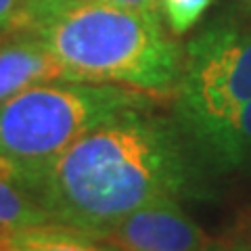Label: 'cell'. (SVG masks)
I'll use <instances>...</instances> for the list:
<instances>
[{
	"label": "cell",
	"mask_w": 251,
	"mask_h": 251,
	"mask_svg": "<svg viewBox=\"0 0 251 251\" xmlns=\"http://www.w3.org/2000/svg\"><path fill=\"white\" fill-rule=\"evenodd\" d=\"M207 178L174 115L130 109L77 138L52 163L36 201L52 224L100 239L151 201L209 197Z\"/></svg>",
	"instance_id": "6da1fadb"
},
{
	"label": "cell",
	"mask_w": 251,
	"mask_h": 251,
	"mask_svg": "<svg viewBox=\"0 0 251 251\" xmlns=\"http://www.w3.org/2000/svg\"><path fill=\"white\" fill-rule=\"evenodd\" d=\"M11 29L38 38L72 82L176 92L184 50L166 36L157 15L105 0H21Z\"/></svg>",
	"instance_id": "7a4b0ae2"
},
{
	"label": "cell",
	"mask_w": 251,
	"mask_h": 251,
	"mask_svg": "<svg viewBox=\"0 0 251 251\" xmlns=\"http://www.w3.org/2000/svg\"><path fill=\"white\" fill-rule=\"evenodd\" d=\"M155 103L151 92L115 84L31 86L0 105V176L36 199L52 163L77 138L124 111Z\"/></svg>",
	"instance_id": "3957f363"
},
{
	"label": "cell",
	"mask_w": 251,
	"mask_h": 251,
	"mask_svg": "<svg viewBox=\"0 0 251 251\" xmlns=\"http://www.w3.org/2000/svg\"><path fill=\"white\" fill-rule=\"evenodd\" d=\"M174 120L186 136L228 120L251 103V25L218 19L182 54Z\"/></svg>",
	"instance_id": "277c9868"
},
{
	"label": "cell",
	"mask_w": 251,
	"mask_h": 251,
	"mask_svg": "<svg viewBox=\"0 0 251 251\" xmlns=\"http://www.w3.org/2000/svg\"><path fill=\"white\" fill-rule=\"evenodd\" d=\"M120 251H207V237L178 199H157L134 209L103 237Z\"/></svg>",
	"instance_id": "5b68a950"
},
{
	"label": "cell",
	"mask_w": 251,
	"mask_h": 251,
	"mask_svg": "<svg viewBox=\"0 0 251 251\" xmlns=\"http://www.w3.org/2000/svg\"><path fill=\"white\" fill-rule=\"evenodd\" d=\"M49 82H72L65 67L38 38L9 29L0 40V105L15 94Z\"/></svg>",
	"instance_id": "8992f818"
},
{
	"label": "cell",
	"mask_w": 251,
	"mask_h": 251,
	"mask_svg": "<svg viewBox=\"0 0 251 251\" xmlns=\"http://www.w3.org/2000/svg\"><path fill=\"white\" fill-rule=\"evenodd\" d=\"M186 140L209 176L251 170V103Z\"/></svg>",
	"instance_id": "52a82bcc"
},
{
	"label": "cell",
	"mask_w": 251,
	"mask_h": 251,
	"mask_svg": "<svg viewBox=\"0 0 251 251\" xmlns=\"http://www.w3.org/2000/svg\"><path fill=\"white\" fill-rule=\"evenodd\" d=\"M0 251H120L105 239L61 224L31 226L0 239Z\"/></svg>",
	"instance_id": "ba28073f"
},
{
	"label": "cell",
	"mask_w": 251,
	"mask_h": 251,
	"mask_svg": "<svg viewBox=\"0 0 251 251\" xmlns=\"http://www.w3.org/2000/svg\"><path fill=\"white\" fill-rule=\"evenodd\" d=\"M42 224L52 222L40 203L27 191L0 176V239L17 230Z\"/></svg>",
	"instance_id": "9c48e42d"
},
{
	"label": "cell",
	"mask_w": 251,
	"mask_h": 251,
	"mask_svg": "<svg viewBox=\"0 0 251 251\" xmlns=\"http://www.w3.org/2000/svg\"><path fill=\"white\" fill-rule=\"evenodd\" d=\"M211 0H159V11L174 36L186 34L209 9Z\"/></svg>",
	"instance_id": "30bf717a"
},
{
	"label": "cell",
	"mask_w": 251,
	"mask_h": 251,
	"mask_svg": "<svg viewBox=\"0 0 251 251\" xmlns=\"http://www.w3.org/2000/svg\"><path fill=\"white\" fill-rule=\"evenodd\" d=\"M105 2H111L115 6H122V9L145 13V15H157V17L161 15L159 0H105Z\"/></svg>",
	"instance_id": "8fae6325"
},
{
	"label": "cell",
	"mask_w": 251,
	"mask_h": 251,
	"mask_svg": "<svg viewBox=\"0 0 251 251\" xmlns=\"http://www.w3.org/2000/svg\"><path fill=\"white\" fill-rule=\"evenodd\" d=\"M21 0H0V40L9 34L11 23L19 11Z\"/></svg>",
	"instance_id": "7c38bea8"
},
{
	"label": "cell",
	"mask_w": 251,
	"mask_h": 251,
	"mask_svg": "<svg viewBox=\"0 0 251 251\" xmlns=\"http://www.w3.org/2000/svg\"><path fill=\"white\" fill-rule=\"evenodd\" d=\"M245 2H249V4H251V0H245Z\"/></svg>",
	"instance_id": "4fadbf2b"
}]
</instances>
